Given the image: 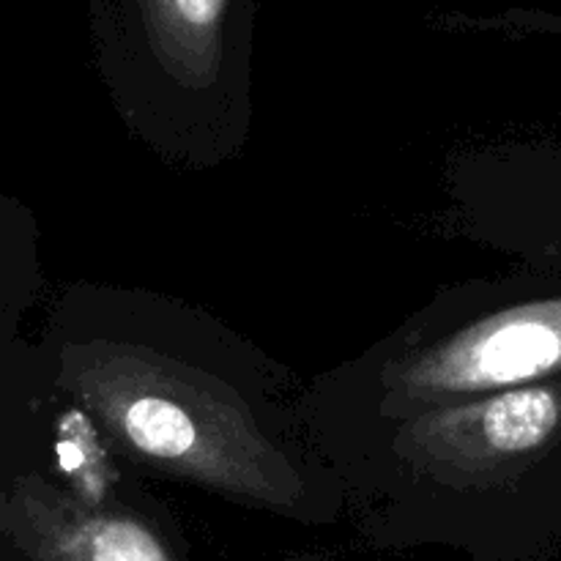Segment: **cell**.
<instances>
[{"mask_svg": "<svg viewBox=\"0 0 561 561\" xmlns=\"http://www.w3.org/2000/svg\"><path fill=\"white\" fill-rule=\"evenodd\" d=\"M561 365V301L518 307L474 323L425 351L405 370L414 392L469 394L510 389Z\"/></svg>", "mask_w": 561, "mask_h": 561, "instance_id": "2", "label": "cell"}, {"mask_svg": "<svg viewBox=\"0 0 561 561\" xmlns=\"http://www.w3.org/2000/svg\"><path fill=\"white\" fill-rule=\"evenodd\" d=\"M55 458L80 502L102 507L115 482V471L110 466L107 449L102 447L96 425L85 411L66 409L60 414L58 427H55Z\"/></svg>", "mask_w": 561, "mask_h": 561, "instance_id": "5", "label": "cell"}, {"mask_svg": "<svg viewBox=\"0 0 561 561\" xmlns=\"http://www.w3.org/2000/svg\"><path fill=\"white\" fill-rule=\"evenodd\" d=\"M157 25L184 49L211 47L219 36L228 0H151Z\"/></svg>", "mask_w": 561, "mask_h": 561, "instance_id": "6", "label": "cell"}, {"mask_svg": "<svg viewBox=\"0 0 561 561\" xmlns=\"http://www.w3.org/2000/svg\"><path fill=\"white\" fill-rule=\"evenodd\" d=\"M561 403L546 387L499 392L469 409L431 416L422 438L458 455H520L537 449L559 425Z\"/></svg>", "mask_w": 561, "mask_h": 561, "instance_id": "3", "label": "cell"}, {"mask_svg": "<svg viewBox=\"0 0 561 561\" xmlns=\"http://www.w3.org/2000/svg\"><path fill=\"white\" fill-rule=\"evenodd\" d=\"M175 378L151 370H118L99 389V405L121 442L142 458L217 488L279 502L283 488L266 480L236 427L195 392H179Z\"/></svg>", "mask_w": 561, "mask_h": 561, "instance_id": "1", "label": "cell"}, {"mask_svg": "<svg viewBox=\"0 0 561 561\" xmlns=\"http://www.w3.org/2000/svg\"><path fill=\"white\" fill-rule=\"evenodd\" d=\"M31 531L44 561H175L142 520L91 504H36Z\"/></svg>", "mask_w": 561, "mask_h": 561, "instance_id": "4", "label": "cell"}]
</instances>
